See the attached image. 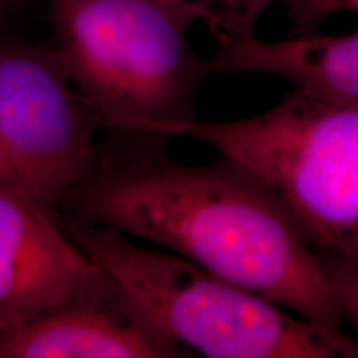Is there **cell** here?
Instances as JSON below:
<instances>
[{"mask_svg":"<svg viewBox=\"0 0 358 358\" xmlns=\"http://www.w3.org/2000/svg\"><path fill=\"white\" fill-rule=\"evenodd\" d=\"M13 2H17V0H0V10H3V8L10 7Z\"/></svg>","mask_w":358,"mask_h":358,"instance_id":"obj_12","label":"cell"},{"mask_svg":"<svg viewBox=\"0 0 358 358\" xmlns=\"http://www.w3.org/2000/svg\"><path fill=\"white\" fill-rule=\"evenodd\" d=\"M299 34L313 32L320 22L337 13H358V0H285Z\"/></svg>","mask_w":358,"mask_h":358,"instance_id":"obj_10","label":"cell"},{"mask_svg":"<svg viewBox=\"0 0 358 358\" xmlns=\"http://www.w3.org/2000/svg\"><path fill=\"white\" fill-rule=\"evenodd\" d=\"M87 256L161 334L209 358H358V338L315 324L169 250L66 217Z\"/></svg>","mask_w":358,"mask_h":358,"instance_id":"obj_3","label":"cell"},{"mask_svg":"<svg viewBox=\"0 0 358 358\" xmlns=\"http://www.w3.org/2000/svg\"><path fill=\"white\" fill-rule=\"evenodd\" d=\"M55 52L96 124L168 143L196 122L208 58L164 0H48Z\"/></svg>","mask_w":358,"mask_h":358,"instance_id":"obj_2","label":"cell"},{"mask_svg":"<svg viewBox=\"0 0 358 358\" xmlns=\"http://www.w3.org/2000/svg\"><path fill=\"white\" fill-rule=\"evenodd\" d=\"M330 274L337 285L343 325H350L358 338V259L343 266L332 267Z\"/></svg>","mask_w":358,"mask_h":358,"instance_id":"obj_11","label":"cell"},{"mask_svg":"<svg viewBox=\"0 0 358 358\" xmlns=\"http://www.w3.org/2000/svg\"><path fill=\"white\" fill-rule=\"evenodd\" d=\"M185 138L256 174L327 268L358 259V100L292 88L272 108L199 122Z\"/></svg>","mask_w":358,"mask_h":358,"instance_id":"obj_4","label":"cell"},{"mask_svg":"<svg viewBox=\"0 0 358 358\" xmlns=\"http://www.w3.org/2000/svg\"><path fill=\"white\" fill-rule=\"evenodd\" d=\"M66 196L75 221L169 250L315 324L342 329L325 262L267 185L236 161L182 164L163 141L134 140Z\"/></svg>","mask_w":358,"mask_h":358,"instance_id":"obj_1","label":"cell"},{"mask_svg":"<svg viewBox=\"0 0 358 358\" xmlns=\"http://www.w3.org/2000/svg\"><path fill=\"white\" fill-rule=\"evenodd\" d=\"M211 73L267 75L292 88L358 100V30L338 35L303 32L266 40L257 34L221 40L208 58Z\"/></svg>","mask_w":358,"mask_h":358,"instance_id":"obj_8","label":"cell"},{"mask_svg":"<svg viewBox=\"0 0 358 358\" xmlns=\"http://www.w3.org/2000/svg\"><path fill=\"white\" fill-rule=\"evenodd\" d=\"M95 124L55 48L0 40V182L60 209L98 166Z\"/></svg>","mask_w":358,"mask_h":358,"instance_id":"obj_5","label":"cell"},{"mask_svg":"<svg viewBox=\"0 0 358 358\" xmlns=\"http://www.w3.org/2000/svg\"><path fill=\"white\" fill-rule=\"evenodd\" d=\"M101 274L53 209L0 182V337L66 302Z\"/></svg>","mask_w":358,"mask_h":358,"instance_id":"obj_6","label":"cell"},{"mask_svg":"<svg viewBox=\"0 0 358 358\" xmlns=\"http://www.w3.org/2000/svg\"><path fill=\"white\" fill-rule=\"evenodd\" d=\"M194 24H204L221 40L244 38L256 34L262 17L285 0H164Z\"/></svg>","mask_w":358,"mask_h":358,"instance_id":"obj_9","label":"cell"},{"mask_svg":"<svg viewBox=\"0 0 358 358\" xmlns=\"http://www.w3.org/2000/svg\"><path fill=\"white\" fill-rule=\"evenodd\" d=\"M182 352L105 272L66 302L0 337V358H174Z\"/></svg>","mask_w":358,"mask_h":358,"instance_id":"obj_7","label":"cell"}]
</instances>
